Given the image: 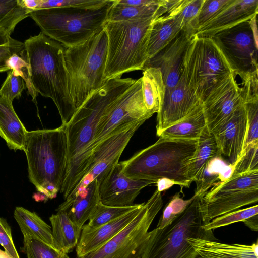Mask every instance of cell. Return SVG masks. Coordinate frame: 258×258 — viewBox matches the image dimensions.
<instances>
[{
	"instance_id": "cell-1",
	"label": "cell",
	"mask_w": 258,
	"mask_h": 258,
	"mask_svg": "<svg viewBox=\"0 0 258 258\" xmlns=\"http://www.w3.org/2000/svg\"><path fill=\"white\" fill-rule=\"evenodd\" d=\"M131 78L107 80L76 110L64 125L67 140V164L60 191L64 200L75 194L84 178L89 160L88 150L101 117L135 82Z\"/></svg>"
},
{
	"instance_id": "cell-2",
	"label": "cell",
	"mask_w": 258,
	"mask_h": 258,
	"mask_svg": "<svg viewBox=\"0 0 258 258\" xmlns=\"http://www.w3.org/2000/svg\"><path fill=\"white\" fill-rule=\"evenodd\" d=\"M24 44L34 89L38 94L52 100L60 116L61 125H67L76 110L69 91L65 48L41 32L29 37Z\"/></svg>"
},
{
	"instance_id": "cell-3",
	"label": "cell",
	"mask_w": 258,
	"mask_h": 258,
	"mask_svg": "<svg viewBox=\"0 0 258 258\" xmlns=\"http://www.w3.org/2000/svg\"><path fill=\"white\" fill-rule=\"evenodd\" d=\"M114 3L92 0L84 5L34 10L29 16L42 33L67 48L85 42L103 30Z\"/></svg>"
},
{
	"instance_id": "cell-4",
	"label": "cell",
	"mask_w": 258,
	"mask_h": 258,
	"mask_svg": "<svg viewBox=\"0 0 258 258\" xmlns=\"http://www.w3.org/2000/svg\"><path fill=\"white\" fill-rule=\"evenodd\" d=\"M198 140H177L159 137L152 145L119 162L123 173L134 179L154 181L162 178L171 179L181 187H190L189 164Z\"/></svg>"
},
{
	"instance_id": "cell-5",
	"label": "cell",
	"mask_w": 258,
	"mask_h": 258,
	"mask_svg": "<svg viewBox=\"0 0 258 258\" xmlns=\"http://www.w3.org/2000/svg\"><path fill=\"white\" fill-rule=\"evenodd\" d=\"M24 151L30 182L47 200L55 198L67 171L65 126L28 131Z\"/></svg>"
},
{
	"instance_id": "cell-6",
	"label": "cell",
	"mask_w": 258,
	"mask_h": 258,
	"mask_svg": "<svg viewBox=\"0 0 258 258\" xmlns=\"http://www.w3.org/2000/svg\"><path fill=\"white\" fill-rule=\"evenodd\" d=\"M157 18L107 22L104 27L108 38L105 81L143 69L148 60L151 25Z\"/></svg>"
},
{
	"instance_id": "cell-7",
	"label": "cell",
	"mask_w": 258,
	"mask_h": 258,
	"mask_svg": "<svg viewBox=\"0 0 258 258\" xmlns=\"http://www.w3.org/2000/svg\"><path fill=\"white\" fill-rule=\"evenodd\" d=\"M107 47L104 28L85 42L65 48L69 91L76 110L107 81L104 74Z\"/></svg>"
},
{
	"instance_id": "cell-8",
	"label": "cell",
	"mask_w": 258,
	"mask_h": 258,
	"mask_svg": "<svg viewBox=\"0 0 258 258\" xmlns=\"http://www.w3.org/2000/svg\"><path fill=\"white\" fill-rule=\"evenodd\" d=\"M195 195V194H194ZM184 211L171 224L149 231L141 258H197L187 241L189 237L216 240L212 231H205L200 198L196 195Z\"/></svg>"
},
{
	"instance_id": "cell-9",
	"label": "cell",
	"mask_w": 258,
	"mask_h": 258,
	"mask_svg": "<svg viewBox=\"0 0 258 258\" xmlns=\"http://www.w3.org/2000/svg\"><path fill=\"white\" fill-rule=\"evenodd\" d=\"M162 206L161 192L156 189L119 232L98 249L79 258H141L149 229Z\"/></svg>"
},
{
	"instance_id": "cell-10",
	"label": "cell",
	"mask_w": 258,
	"mask_h": 258,
	"mask_svg": "<svg viewBox=\"0 0 258 258\" xmlns=\"http://www.w3.org/2000/svg\"><path fill=\"white\" fill-rule=\"evenodd\" d=\"M184 66L202 103L217 84L233 74L219 49L209 37L194 36L188 47Z\"/></svg>"
},
{
	"instance_id": "cell-11",
	"label": "cell",
	"mask_w": 258,
	"mask_h": 258,
	"mask_svg": "<svg viewBox=\"0 0 258 258\" xmlns=\"http://www.w3.org/2000/svg\"><path fill=\"white\" fill-rule=\"evenodd\" d=\"M258 201V170L234 172L219 181L200 199L205 224L218 216Z\"/></svg>"
},
{
	"instance_id": "cell-12",
	"label": "cell",
	"mask_w": 258,
	"mask_h": 258,
	"mask_svg": "<svg viewBox=\"0 0 258 258\" xmlns=\"http://www.w3.org/2000/svg\"><path fill=\"white\" fill-rule=\"evenodd\" d=\"M233 75L242 80L258 73L256 16L211 37Z\"/></svg>"
},
{
	"instance_id": "cell-13",
	"label": "cell",
	"mask_w": 258,
	"mask_h": 258,
	"mask_svg": "<svg viewBox=\"0 0 258 258\" xmlns=\"http://www.w3.org/2000/svg\"><path fill=\"white\" fill-rule=\"evenodd\" d=\"M153 115L147 109L144 102L141 78L136 79L100 118L94 138L89 148V160L95 149L108 137L135 123L145 122Z\"/></svg>"
},
{
	"instance_id": "cell-14",
	"label": "cell",
	"mask_w": 258,
	"mask_h": 258,
	"mask_svg": "<svg viewBox=\"0 0 258 258\" xmlns=\"http://www.w3.org/2000/svg\"><path fill=\"white\" fill-rule=\"evenodd\" d=\"M144 123L138 122L118 131L95 149L89 160L85 176L74 195L81 192L92 181L95 179L98 180L118 163L120 157L132 137Z\"/></svg>"
},
{
	"instance_id": "cell-15",
	"label": "cell",
	"mask_w": 258,
	"mask_h": 258,
	"mask_svg": "<svg viewBox=\"0 0 258 258\" xmlns=\"http://www.w3.org/2000/svg\"><path fill=\"white\" fill-rule=\"evenodd\" d=\"M203 103L198 98L184 67L177 85L165 91L163 103L157 113L156 135L179 121Z\"/></svg>"
},
{
	"instance_id": "cell-16",
	"label": "cell",
	"mask_w": 258,
	"mask_h": 258,
	"mask_svg": "<svg viewBox=\"0 0 258 258\" xmlns=\"http://www.w3.org/2000/svg\"><path fill=\"white\" fill-rule=\"evenodd\" d=\"M235 78L231 74L217 84L203 102L207 126L210 132L243 104L241 90Z\"/></svg>"
},
{
	"instance_id": "cell-17",
	"label": "cell",
	"mask_w": 258,
	"mask_h": 258,
	"mask_svg": "<svg viewBox=\"0 0 258 258\" xmlns=\"http://www.w3.org/2000/svg\"><path fill=\"white\" fill-rule=\"evenodd\" d=\"M101 203L114 207L131 206L141 190L155 183L154 181L134 179L122 172L119 163L114 165L98 180Z\"/></svg>"
},
{
	"instance_id": "cell-18",
	"label": "cell",
	"mask_w": 258,
	"mask_h": 258,
	"mask_svg": "<svg viewBox=\"0 0 258 258\" xmlns=\"http://www.w3.org/2000/svg\"><path fill=\"white\" fill-rule=\"evenodd\" d=\"M194 37L181 30L166 46L148 59L145 64L143 69L153 67L160 70L165 91L171 90L179 82L183 71L186 51Z\"/></svg>"
},
{
	"instance_id": "cell-19",
	"label": "cell",
	"mask_w": 258,
	"mask_h": 258,
	"mask_svg": "<svg viewBox=\"0 0 258 258\" xmlns=\"http://www.w3.org/2000/svg\"><path fill=\"white\" fill-rule=\"evenodd\" d=\"M247 129V119L243 104L212 132L222 157L235 167L243 149Z\"/></svg>"
},
{
	"instance_id": "cell-20",
	"label": "cell",
	"mask_w": 258,
	"mask_h": 258,
	"mask_svg": "<svg viewBox=\"0 0 258 258\" xmlns=\"http://www.w3.org/2000/svg\"><path fill=\"white\" fill-rule=\"evenodd\" d=\"M143 204H139L134 209L99 226L91 227L87 224H84L76 246L77 257L95 250L112 239L134 219Z\"/></svg>"
},
{
	"instance_id": "cell-21",
	"label": "cell",
	"mask_w": 258,
	"mask_h": 258,
	"mask_svg": "<svg viewBox=\"0 0 258 258\" xmlns=\"http://www.w3.org/2000/svg\"><path fill=\"white\" fill-rule=\"evenodd\" d=\"M257 0H232L214 18L200 28L195 36L210 38L215 34L229 29L257 16Z\"/></svg>"
},
{
	"instance_id": "cell-22",
	"label": "cell",
	"mask_w": 258,
	"mask_h": 258,
	"mask_svg": "<svg viewBox=\"0 0 258 258\" xmlns=\"http://www.w3.org/2000/svg\"><path fill=\"white\" fill-rule=\"evenodd\" d=\"M187 241L201 258H258V242L251 245L226 244L201 238Z\"/></svg>"
},
{
	"instance_id": "cell-23",
	"label": "cell",
	"mask_w": 258,
	"mask_h": 258,
	"mask_svg": "<svg viewBox=\"0 0 258 258\" xmlns=\"http://www.w3.org/2000/svg\"><path fill=\"white\" fill-rule=\"evenodd\" d=\"M100 201L99 182L95 179L81 192L64 200L56 210L66 211L72 222L81 231Z\"/></svg>"
},
{
	"instance_id": "cell-24",
	"label": "cell",
	"mask_w": 258,
	"mask_h": 258,
	"mask_svg": "<svg viewBox=\"0 0 258 258\" xmlns=\"http://www.w3.org/2000/svg\"><path fill=\"white\" fill-rule=\"evenodd\" d=\"M27 133L13 108V103L0 96V136L9 148L24 151Z\"/></svg>"
},
{
	"instance_id": "cell-25",
	"label": "cell",
	"mask_w": 258,
	"mask_h": 258,
	"mask_svg": "<svg viewBox=\"0 0 258 258\" xmlns=\"http://www.w3.org/2000/svg\"><path fill=\"white\" fill-rule=\"evenodd\" d=\"M206 126L202 103L182 119L163 130L159 137L177 140H198Z\"/></svg>"
},
{
	"instance_id": "cell-26",
	"label": "cell",
	"mask_w": 258,
	"mask_h": 258,
	"mask_svg": "<svg viewBox=\"0 0 258 258\" xmlns=\"http://www.w3.org/2000/svg\"><path fill=\"white\" fill-rule=\"evenodd\" d=\"M14 217L23 237L36 239L58 250L53 239L51 227L35 212L30 211L22 207H16Z\"/></svg>"
},
{
	"instance_id": "cell-27",
	"label": "cell",
	"mask_w": 258,
	"mask_h": 258,
	"mask_svg": "<svg viewBox=\"0 0 258 258\" xmlns=\"http://www.w3.org/2000/svg\"><path fill=\"white\" fill-rule=\"evenodd\" d=\"M219 155L221 153L215 136L206 126L197 141L196 152L188 167L190 182L197 183L208 161Z\"/></svg>"
},
{
	"instance_id": "cell-28",
	"label": "cell",
	"mask_w": 258,
	"mask_h": 258,
	"mask_svg": "<svg viewBox=\"0 0 258 258\" xmlns=\"http://www.w3.org/2000/svg\"><path fill=\"white\" fill-rule=\"evenodd\" d=\"M56 211V214L49 217L52 236L57 249L68 254L77 246L81 231L72 222L66 211Z\"/></svg>"
},
{
	"instance_id": "cell-29",
	"label": "cell",
	"mask_w": 258,
	"mask_h": 258,
	"mask_svg": "<svg viewBox=\"0 0 258 258\" xmlns=\"http://www.w3.org/2000/svg\"><path fill=\"white\" fill-rule=\"evenodd\" d=\"M182 30L173 18L162 16L152 22L148 45V59L153 57L166 46Z\"/></svg>"
},
{
	"instance_id": "cell-30",
	"label": "cell",
	"mask_w": 258,
	"mask_h": 258,
	"mask_svg": "<svg viewBox=\"0 0 258 258\" xmlns=\"http://www.w3.org/2000/svg\"><path fill=\"white\" fill-rule=\"evenodd\" d=\"M143 71L141 78L143 100L147 109L153 114L159 111L163 103L165 86L159 69L149 67Z\"/></svg>"
},
{
	"instance_id": "cell-31",
	"label": "cell",
	"mask_w": 258,
	"mask_h": 258,
	"mask_svg": "<svg viewBox=\"0 0 258 258\" xmlns=\"http://www.w3.org/2000/svg\"><path fill=\"white\" fill-rule=\"evenodd\" d=\"M234 170V166L226 163L221 155L213 158L207 163L200 180L196 183L194 194L201 199L217 182L229 178Z\"/></svg>"
},
{
	"instance_id": "cell-32",
	"label": "cell",
	"mask_w": 258,
	"mask_h": 258,
	"mask_svg": "<svg viewBox=\"0 0 258 258\" xmlns=\"http://www.w3.org/2000/svg\"><path fill=\"white\" fill-rule=\"evenodd\" d=\"M163 0H156L151 5L131 6L120 3L119 0L114 3L108 15V21H121L147 19L161 16L159 8Z\"/></svg>"
},
{
	"instance_id": "cell-33",
	"label": "cell",
	"mask_w": 258,
	"mask_h": 258,
	"mask_svg": "<svg viewBox=\"0 0 258 258\" xmlns=\"http://www.w3.org/2000/svg\"><path fill=\"white\" fill-rule=\"evenodd\" d=\"M204 0H179L174 10L168 15L174 18L182 30L194 36L198 30L197 19Z\"/></svg>"
},
{
	"instance_id": "cell-34",
	"label": "cell",
	"mask_w": 258,
	"mask_h": 258,
	"mask_svg": "<svg viewBox=\"0 0 258 258\" xmlns=\"http://www.w3.org/2000/svg\"><path fill=\"white\" fill-rule=\"evenodd\" d=\"M31 11L23 0H0V27L14 30L17 24L29 16Z\"/></svg>"
},
{
	"instance_id": "cell-35",
	"label": "cell",
	"mask_w": 258,
	"mask_h": 258,
	"mask_svg": "<svg viewBox=\"0 0 258 258\" xmlns=\"http://www.w3.org/2000/svg\"><path fill=\"white\" fill-rule=\"evenodd\" d=\"M139 205L114 207L106 205L100 201L91 213L87 224L91 227H96L112 221L137 208Z\"/></svg>"
},
{
	"instance_id": "cell-36",
	"label": "cell",
	"mask_w": 258,
	"mask_h": 258,
	"mask_svg": "<svg viewBox=\"0 0 258 258\" xmlns=\"http://www.w3.org/2000/svg\"><path fill=\"white\" fill-rule=\"evenodd\" d=\"M21 251L27 258H70L67 253L30 237H24Z\"/></svg>"
},
{
	"instance_id": "cell-37",
	"label": "cell",
	"mask_w": 258,
	"mask_h": 258,
	"mask_svg": "<svg viewBox=\"0 0 258 258\" xmlns=\"http://www.w3.org/2000/svg\"><path fill=\"white\" fill-rule=\"evenodd\" d=\"M258 214V205L230 212L218 216L203 225L202 227L205 231H212L218 228L228 226L231 224L244 222L248 218Z\"/></svg>"
},
{
	"instance_id": "cell-38",
	"label": "cell",
	"mask_w": 258,
	"mask_h": 258,
	"mask_svg": "<svg viewBox=\"0 0 258 258\" xmlns=\"http://www.w3.org/2000/svg\"><path fill=\"white\" fill-rule=\"evenodd\" d=\"M196 195L188 200L181 197L180 192H177L172 196L164 208L162 214L157 225L156 228L162 229L171 224L194 200Z\"/></svg>"
},
{
	"instance_id": "cell-39",
	"label": "cell",
	"mask_w": 258,
	"mask_h": 258,
	"mask_svg": "<svg viewBox=\"0 0 258 258\" xmlns=\"http://www.w3.org/2000/svg\"><path fill=\"white\" fill-rule=\"evenodd\" d=\"M8 64L14 74L21 77L24 80L27 89L28 94L32 97V101L36 102L37 92L34 89L29 72L28 63L26 60L25 50L21 54H13L8 59Z\"/></svg>"
},
{
	"instance_id": "cell-40",
	"label": "cell",
	"mask_w": 258,
	"mask_h": 258,
	"mask_svg": "<svg viewBox=\"0 0 258 258\" xmlns=\"http://www.w3.org/2000/svg\"><path fill=\"white\" fill-rule=\"evenodd\" d=\"M243 106L247 116V129L243 151L249 144L258 142V99L244 101Z\"/></svg>"
},
{
	"instance_id": "cell-41",
	"label": "cell",
	"mask_w": 258,
	"mask_h": 258,
	"mask_svg": "<svg viewBox=\"0 0 258 258\" xmlns=\"http://www.w3.org/2000/svg\"><path fill=\"white\" fill-rule=\"evenodd\" d=\"M25 88V84L23 79L16 75L13 70H10L0 88V96L13 103L15 98H20Z\"/></svg>"
},
{
	"instance_id": "cell-42",
	"label": "cell",
	"mask_w": 258,
	"mask_h": 258,
	"mask_svg": "<svg viewBox=\"0 0 258 258\" xmlns=\"http://www.w3.org/2000/svg\"><path fill=\"white\" fill-rule=\"evenodd\" d=\"M232 1V0H204L197 19L198 30L214 18Z\"/></svg>"
},
{
	"instance_id": "cell-43",
	"label": "cell",
	"mask_w": 258,
	"mask_h": 258,
	"mask_svg": "<svg viewBox=\"0 0 258 258\" xmlns=\"http://www.w3.org/2000/svg\"><path fill=\"white\" fill-rule=\"evenodd\" d=\"M258 170V142L252 143L243 151L235 166L234 172L242 173Z\"/></svg>"
},
{
	"instance_id": "cell-44",
	"label": "cell",
	"mask_w": 258,
	"mask_h": 258,
	"mask_svg": "<svg viewBox=\"0 0 258 258\" xmlns=\"http://www.w3.org/2000/svg\"><path fill=\"white\" fill-rule=\"evenodd\" d=\"M24 51V43L15 39L7 45L0 46V73L10 70L8 60L13 54H21Z\"/></svg>"
},
{
	"instance_id": "cell-45",
	"label": "cell",
	"mask_w": 258,
	"mask_h": 258,
	"mask_svg": "<svg viewBox=\"0 0 258 258\" xmlns=\"http://www.w3.org/2000/svg\"><path fill=\"white\" fill-rule=\"evenodd\" d=\"M0 244L13 258H20L13 242L11 227L6 220L1 217Z\"/></svg>"
},
{
	"instance_id": "cell-46",
	"label": "cell",
	"mask_w": 258,
	"mask_h": 258,
	"mask_svg": "<svg viewBox=\"0 0 258 258\" xmlns=\"http://www.w3.org/2000/svg\"><path fill=\"white\" fill-rule=\"evenodd\" d=\"M242 84L240 88L243 102L258 99V73L243 81Z\"/></svg>"
},
{
	"instance_id": "cell-47",
	"label": "cell",
	"mask_w": 258,
	"mask_h": 258,
	"mask_svg": "<svg viewBox=\"0 0 258 258\" xmlns=\"http://www.w3.org/2000/svg\"><path fill=\"white\" fill-rule=\"evenodd\" d=\"M92 1V0H40L38 9L81 5L88 4Z\"/></svg>"
},
{
	"instance_id": "cell-48",
	"label": "cell",
	"mask_w": 258,
	"mask_h": 258,
	"mask_svg": "<svg viewBox=\"0 0 258 258\" xmlns=\"http://www.w3.org/2000/svg\"><path fill=\"white\" fill-rule=\"evenodd\" d=\"M13 30L4 27H0V46L7 45L11 42L14 39L10 35Z\"/></svg>"
},
{
	"instance_id": "cell-49",
	"label": "cell",
	"mask_w": 258,
	"mask_h": 258,
	"mask_svg": "<svg viewBox=\"0 0 258 258\" xmlns=\"http://www.w3.org/2000/svg\"><path fill=\"white\" fill-rule=\"evenodd\" d=\"M156 184L157 187V189L161 192L170 188L174 185H179L178 183L167 178L158 179Z\"/></svg>"
},
{
	"instance_id": "cell-50",
	"label": "cell",
	"mask_w": 258,
	"mask_h": 258,
	"mask_svg": "<svg viewBox=\"0 0 258 258\" xmlns=\"http://www.w3.org/2000/svg\"><path fill=\"white\" fill-rule=\"evenodd\" d=\"M120 3L131 6H145L154 4L156 0H119Z\"/></svg>"
},
{
	"instance_id": "cell-51",
	"label": "cell",
	"mask_w": 258,
	"mask_h": 258,
	"mask_svg": "<svg viewBox=\"0 0 258 258\" xmlns=\"http://www.w3.org/2000/svg\"><path fill=\"white\" fill-rule=\"evenodd\" d=\"M243 223L252 231H258V214L245 220Z\"/></svg>"
},
{
	"instance_id": "cell-52",
	"label": "cell",
	"mask_w": 258,
	"mask_h": 258,
	"mask_svg": "<svg viewBox=\"0 0 258 258\" xmlns=\"http://www.w3.org/2000/svg\"><path fill=\"white\" fill-rule=\"evenodd\" d=\"M23 5L31 11L38 9L40 0H23Z\"/></svg>"
},
{
	"instance_id": "cell-53",
	"label": "cell",
	"mask_w": 258,
	"mask_h": 258,
	"mask_svg": "<svg viewBox=\"0 0 258 258\" xmlns=\"http://www.w3.org/2000/svg\"><path fill=\"white\" fill-rule=\"evenodd\" d=\"M0 258H13L8 252L5 250L0 249Z\"/></svg>"
}]
</instances>
